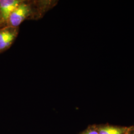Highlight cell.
Wrapping results in <instances>:
<instances>
[{
    "label": "cell",
    "mask_w": 134,
    "mask_h": 134,
    "mask_svg": "<svg viewBox=\"0 0 134 134\" xmlns=\"http://www.w3.org/2000/svg\"><path fill=\"white\" fill-rule=\"evenodd\" d=\"M29 6L24 2H21L10 15L7 21V26L18 27L30 14Z\"/></svg>",
    "instance_id": "1"
},
{
    "label": "cell",
    "mask_w": 134,
    "mask_h": 134,
    "mask_svg": "<svg viewBox=\"0 0 134 134\" xmlns=\"http://www.w3.org/2000/svg\"><path fill=\"white\" fill-rule=\"evenodd\" d=\"M18 34L17 27L7 26L0 29V53L10 48Z\"/></svg>",
    "instance_id": "2"
},
{
    "label": "cell",
    "mask_w": 134,
    "mask_h": 134,
    "mask_svg": "<svg viewBox=\"0 0 134 134\" xmlns=\"http://www.w3.org/2000/svg\"><path fill=\"white\" fill-rule=\"evenodd\" d=\"M22 2L19 0H0V25L7 24L10 15Z\"/></svg>",
    "instance_id": "3"
},
{
    "label": "cell",
    "mask_w": 134,
    "mask_h": 134,
    "mask_svg": "<svg viewBox=\"0 0 134 134\" xmlns=\"http://www.w3.org/2000/svg\"><path fill=\"white\" fill-rule=\"evenodd\" d=\"M126 131L125 129L114 127H106L99 130V134H123Z\"/></svg>",
    "instance_id": "4"
},
{
    "label": "cell",
    "mask_w": 134,
    "mask_h": 134,
    "mask_svg": "<svg viewBox=\"0 0 134 134\" xmlns=\"http://www.w3.org/2000/svg\"><path fill=\"white\" fill-rule=\"evenodd\" d=\"M84 134H99V133L95 130H90L86 132Z\"/></svg>",
    "instance_id": "5"
}]
</instances>
